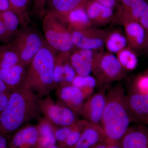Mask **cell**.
I'll list each match as a JSON object with an SVG mask.
<instances>
[{"instance_id":"cell-1","label":"cell","mask_w":148,"mask_h":148,"mask_svg":"<svg viewBox=\"0 0 148 148\" xmlns=\"http://www.w3.org/2000/svg\"><path fill=\"white\" fill-rule=\"evenodd\" d=\"M39 99L35 93L24 88L12 90L0 115V133L12 135L32 121L41 117Z\"/></svg>"},{"instance_id":"cell-2","label":"cell","mask_w":148,"mask_h":148,"mask_svg":"<svg viewBox=\"0 0 148 148\" xmlns=\"http://www.w3.org/2000/svg\"><path fill=\"white\" fill-rule=\"evenodd\" d=\"M107 100L101 126L108 145H119L134 121L127 105V96L121 86L117 85L106 94Z\"/></svg>"},{"instance_id":"cell-3","label":"cell","mask_w":148,"mask_h":148,"mask_svg":"<svg viewBox=\"0 0 148 148\" xmlns=\"http://www.w3.org/2000/svg\"><path fill=\"white\" fill-rule=\"evenodd\" d=\"M56 56V52L46 43L28 66L21 87L31 90L39 99L49 95L56 89L54 73Z\"/></svg>"},{"instance_id":"cell-4","label":"cell","mask_w":148,"mask_h":148,"mask_svg":"<svg viewBox=\"0 0 148 148\" xmlns=\"http://www.w3.org/2000/svg\"><path fill=\"white\" fill-rule=\"evenodd\" d=\"M42 27L46 42L56 53L69 52L73 49L71 30L61 15L47 12L42 18Z\"/></svg>"},{"instance_id":"cell-5","label":"cell","mask_w":148,"mask_h":148,"mask_svg":"<svg viewBox=\"0 0 148 148\" xmlns=\"http://www.w3.org/2000/svg\"><path fill=\"white\" fill-rule=\"evenodd\" d=\"M46 43L44 37L29 24L21 26L18 34L9 44L16 51L20 63L28 66Z\"/></svg>"},{"instance_id":"cell-6","label":"cell","mask_w":148,"mask_h":148,"mask_svg":"<svg viewBox=\"0 0 148 148\" xmlns=\"http://www.w3.org/2000/svg\"><path fill=\"white\" fill-rule=\"evenodd\" d=\"M92 72L101 83L119 80L125 75L124 70L116 56L108 51L94 53Z\"/></svg>"},{"instance_id":"cell-7","label":"cell","mask_w":148,"mask_h":148,"mask_svg":"<svg viewBox=\"0 0 148 148\" xmlns=\"http://www.w3.org/2000/svg\"><path fill=\"white\" fill-rule=\"evenodd\" d=\"M41 113L44 117L57 127L70 126L79 120L75 112L58 102L50 95L39 99Z\"/></svg>"},{"instance_id":"cell-8","label":"cell","mask_w":148,"mask_h":148,"mask_svg":"<svg viewBox=\"0 0 148 148\" xmlns=\"http://www.w3.org/2000/svg\"><path fill=\"white\" fill-rule=\"evenodd\" d=\"M108 33L92 27L79 31L71 30L72 42L77 48L99 50L105 45Z\"/></svg>"},{"instance_id":"cell-9","label":"cell","mask_w":148,"mask_h":148,"mask_svg":"<svg viewBox=\"0 0 148 148\" xmlns=\"http://www.w3.org/2000/svg\"><path fill=\"white\" fill-rule=\"evenodd\" d=\"M57 102L81 115L83 108L88 97L80 88L72 84L64 85L56 89Z\"/></svg>"},{"instance_id":"cell-10","label":"cell","mask_w":148,"mask_h":148,"mask_svg":"<svg viewBox=\"0 0 148 148\" xmlns=\"http://www.w3.org/2000/svg\"><path fill=\"white\" fill-rule=\"evenodd\" d=\"M107 96L104 91L91 95L86 101L81 115L90 123L101 125Z\"/></svg>"},{"instance_id":"cell-11","label":"cell","mask_w":148,"mask_h":148,"mask_svg":"<svg viewBox=\"0 0 148 148\" xmlns=\"http://www.w3.org/2000/svg\"><path fill=\"white\" fill-rule=\"evenodd\" d=\"M38 133L36 125L27 124L10 137L9 148H38Z\"/></svg>"},{"instance_id":"cell-12","label":"cell","mask_w":148,"mask_h":148,"mask_svg":"<svg viewBox=\"0 0 148 148\" xmlns=\"http://www.w3.org/2000/svg\"><path fill=\"white\" fill-rule=\"evenodd\" d=\"M71 51L59 53L56 56L54 73L56 89L61 86L71 84L77 75L69 61Z\"/></svg>"},{"instance_id":"cell-13","label":"cell","mask_w":148,"mask_h":148,"mask_svg":"<svg viewBox=\"0 0 148 148\" xmlns=\"http://www.w3.org/2000/svg\"><path fill=\"white\" fill-rule=\"evenodd\" d=\"M94 52L90 49H78L70 52L69 61L77 75H90L92 72Z\"/></svg>"},{"instance_id":"cell-14","label":"cell","mask_w":148,"mask_h":148,"mask_svg":"<svg viewBox=\"0 0 148 148\" xmlns=\"http://www.w3.org/2000/svg\"><path fill=\"white\" fill-rule=\"evenodd\" d=\"M84 7L92 25L104 26L109 24L113 18V9L93 0H87Z\"/></svg>"},{"instance_id":"cell-15","label":"cell","mask_w":148,"mask_h":148,"mask_svg":"<svg viewBox=\"0 0 148 148\" xmlns=\"http://www.w3.org/2000/svg\"><path fill=\"white\" fill-rule=\"evenodd\" d=\"M103 142H106V139L101 125L87 121L79 140L71 148H91Z\"/></svg>"},{"instance_id":"cell-16","label":"cell","mask_w":148,"mask_h":148,"mask_svg":"<svg viewBox=\"0 0 148 148\" xmlns=\"http://www.w3.org/2000/svg\"><path fill=\"white\" fill-rule=\"evenodd\" d=\"M120 146L121 148H148V128L142 125L129 127Z\"/></svg>"},{"instance_id":"cell-17","label":"cell","mask_w":148,"mask_h":148,"mask_svg":"<svg viewBox=\"0 0 148 148\" xmlns=\"http://www.w3.org/2000/svg\"><path fill=\"white\" fill-rule=\"evenodd\" d=\"M126 96L134 121L145 122L148 117V94H142L134 90Z\"/></svg>"},{"instance_id":"cell-18","label":"cell","mask_w":148,"mask_h":148,"mask_svg":"<svg viewBox=\"0 0 148 148\" xmlns=\"http://www.w3.org/2000/svg\"><path fill=\"white\" fill-rule=\"evenodd\" d=\"M28 67L19 63L10 68L0 69V78L10 90L19 88L24 84Z\"/></svg>"},{"instance_id":"cell-19","label":"cell","mask_w":148,"mask_h":148,"mask_svg":"<svg viewBox=\"0 0 148 148\" xmlns=\"http://www.w3.org/2000/svg\"><path fill=\"white\" fill-rule=\"evenodd\" d=\"M120 3L122 23L139 22L148 4L147 0H118Z\"/></svg>"},{"instance_id":"cell-20","label":"cell","mask_w":148,"mask_h":148,"mask_svg":"<svg viewBox=\"0 0 148 148\" xmlns=\"http://www.w3.org/2000/svg\"><path fill=\"white\" fill-rule=\"evenodd\" d=\"M128 46L133 50H140L145 48L146 35L145 30L140 22L128 21L122 23Z\"/></svg>"},{"instance_id":"cell-21","label":"cell","mask_w":148,"mask_h":148,"mask_svg":"<svg viewBox=\"0 0 148 148\" xmlns=\"http://www.w3.org/2000/svg\"><path fill=\"white\" fill-rule=\"evenodd\" d=\"M38 119L36 125L38 133V148H46L56 145L54 125L43 116Z\"/></svg>"},{"instance_id":"cell-22","label":"cell","mask_w":148,"mask_h":148,"mask_svg":"<svg viewBox=\"0 0 148 148\" xmlns=\"http://www.w3.org/2000/svg\"><path fill=\"white\" fill-rule=\"evenodd\" d=\"M84 5L74 10L65 16H61L71 30L79 31L92 27Z\"/></svg>"},{"instance_id":"cell-23","label":"cell","mask_w":148,"mask_h":148,"mask_svg":"<svg viewBox=\"0 0 148 148\" xmlns=\"http://www.w3.org/2000/svg\"><path fill=\"white\" fill-rule=\"evenodd\" d=\"M86 1L87 0H50V9L48 12H53L64 16L74 10L84 5Z\"/></svg>"},{"instance_id":"cell-24","label":"cell","mask_w":148,"mask_h":148,"mask_svg":"<svg viewBox=\"0 0 148 148\" xmlns=\"http://www.w3.org/2000/svg\"><path fill=\"white\" fill-rule=\"evenodd\" d=\"M127 44L125 35L119 30L109 32L105 45L108 52L116 54L126 47Z\"/></svg>"},{"instance_id":"cell-25","label":"cell","mask_w":148,"mask_h":148,"mask_svg":"<svg viewBox=\"0 0 148 148\" xmlns=\"http://www.w3.org/2000/svg\"><path fill=\"white\" fill-rule=\"evenodd\" d=\"M19 63L18 54L10 44L0 45V69L10 68Z\"/></svg>"},{"instance_id":"cell-26","label":"cell","mask_w":148,"mask_h":148,"mask_svg":"<svg viewBox=\"0 0 148 148\" xmlns=\"http://www.w3.org/2000/svg\"><path fill=\"white\" fill-rule=\"evenodd\" d=\"M10 10L18 16L21 26L29 25L30 22L29 5L31 0H8Z\"/></svg>"},{"instance_id":"cell-27","label":"cell","mask_w":148,"mask_h":148,"mask_svg":"<svg viewBox=\"0 0 148 148\" xmlns=\"http://www.w3.org/2000/svg\"><path fill=\"white\" fill-rule=\"evenodd\" d=\"M116 57L123 69L132 71L138 65V59L134 51L129 46L126 47L116 53Z\"/></svg>"},{"instance_id":"cell-28","label":"cell","mask_w":148,"mask_h":148,"mask_svg":"<svg viewBox=\"0 0 148 148\" xmlns=\"http://www.w3.org/2000/svg\"><path fill=\"white\" fill-rule=\"evenodd\" d=\"M0 18L13 39L18 34L20 28L19 26L21 25L18 16L12 10H8L0 12Z\"/></svg>"},{"instance_id":"cell-29","label":"cell","mask_w":148,"mask_h":148,"mask_svg":"<svg viewBox=\"0 0 148 148\" xmlns=\"http://www.w3.org/2000/svg\"><path fill=\"white\" fill-rule=\"evenodd\" d=\"M95 78L88 76H80L76 75L71 84L80 88L89 98L92 95L97 84Z\"/></svg>"},{"instance_id":"cell-30","label":"cell","mask_w":148,"mask_h":148,"mask_svg":"<svg viewBox=\"0 0 148 148\" xmlns=\"http://www.w3.org/2000/svg\"><path fill=\"white\" fill-rule=\"evenodd\" d=\"M85 119L78 120L73 131L63 144L58 146L59 148H71L77 143L86 123Z\"/></svg>"},{"instance_id":"cell-31","label":"cell","mask_w":148,"mask_h":148,"mask_svg":"<svg viewBox=\"0 0 148 148\" xmlns=\"http://www.w3.org/2000/svg\"><path fill=\"white\" fill-rule=\"evenodd\" d=\"M76 124L70 126L57 127L54 125V135L57 146H60L65 142L75 128Z\"/></svg>"},{"instance_id":"cell-32","label":"cell","mask_w":148,"mask_h":148,"mask_svg":"<svg viewBox=\"0 0 148 148\" xmlns=\"http://www.w3.org/2000/svg\"><path fill=\"white\" fill-rule=\"evenodd\" d=\"M48 0H33L32 12L39 18H42L45 13L46 3Z\"/></svg>"},{"instance_id":"cell-33","label":"cell","mask_w":148,"mask_h":148,"mask_svg":"<svg viewBox=\"0 0 148 148\" xmlns=\"http://www.w3.org/2000/svg\"><path fill=\"white\" fill-rule=\"evenodd\" d=\"M135 91L142 94H148V75L140 76L135 83Z\"/></svg>"},{"instance_id":"cell-34","label":"cell","mask_w":148,"mask_h":148,"mask_svg":"<svg viewBox=\"0 0 148 148\" xmlns=\"http://www.w3.org/2000/svg\"><path fill=\"white\" fill-rule=\"evenodd\" d=\"M139 22L143 26L145 33V43L144 49L148 51V4L140 17Z\"/></svg>"},{"instance_id":"cell-35","label":"cell","mask_w":148,"mask_h":148,"mask_svg":"<svg viewBox=\"0 0 148 148\" xmlns=\"http://www.w3.org/2000/svg\"><path fill=\"white\" fill-rule=\"evenodd\" d=\"M12 39L5 25L0 18V41L7 44L10 42Z\"/></svg>"},{"instance_id":"cell-36","label":"cell","mask_w":148,"mask_h":148,"mask_svg":"<svg viewBox=\"0 0 148 148\" xmlns=\"http://www.w3.org/2000/svg\"><path fill=\"white\" fill-rule=\"evenodd\" d=\"M12 91L0 93V115L7 105Z\"/></svg>"},{"instance_id":"cell-37","label":"cell","mask_w":148,"mask_h":148,"mask_svg":"<svg viewBox=\"0 0 148 148\" xmlns=\"http://www.w3.org/2000/svg\"><path fill=\"white\" fill-rule=\"evenodd\" d=\"M103 5L113 9L118 2V0H93Z\"/></svg>"},{"instance_id":"cell-38","label":"cell","mask_w":148,"mask_h":148,"mask_svg":"<svg viewBox=\"0 0 148 148\" xmlns=\"http://www.w3.org/2000/svg\"><path fill=\"white\" fill-rule=\"evenodd\" d=\"M10 137V135L0 133V148H9V141Z\"/></svg>"},{"instance_id":"cell-39","label":"cell","mask_w":148,"mask_h":148,"mask_svg":"<svg viewBox=\"0 0 148 148\" xmlns=\"http://www.w3.org/2000/svg\"><path fill=\"white\" fill-rule=\"evenodd\" d=\"M10 10L8 0H0V12Z\"/></svg>"},{"instance_id":"cell-40","label":"cell","mask_w":148,"mask_h":148,"mask_svg":"<svg viewBox=\"0 0 148 148\" xmlns=\"http://www.w3.org/2000/svg\"><path fill=\"white\" fill-rule=\"evenodd\" d=\"M9 91L12 90L8 88L7 86L4 82L0 78V93Z\"/></svg>"},{"instance_id":"cell-41","label":"cell","mask_w":148,"mask_h":148,"mask_svg":"<svg viewBox=\"0 0 148 148\" xmlns=\"http://www.w3.org/2000/svg\"><path fill=\"white\" fill-rule=\"evenodd\" d=\"M108 144L106 142H103L98 144L91 148H107Z\"/></svg>"},{"instance_id":"cell-42","label":"cell","mask_w":148,"mask_h":148,"mask_svg":"<svg viewBox=\"0 0 148 148\" xmlns=\"http://www.w3.org/2000/svg\"><path fill=\"white\" fill-rule=\"evenodd\" d=\"M107 148H121L119 145H108Z\"/></svg>"},{"instance_id":"cell-43","label":"cell","mask_w":148,"mask_h":148,"mask_svg":"<svg viewBox=\"0 0 148 148\" xmlns=\"http://www.w3.org/2000/svg\"><path fill=\"white\" fill-rule=\"evenodd\" d=\"M46 148H59L58 147V146H57V145H53L51 146V147H49Z\"/></svg>"},{"instance_id":"cell-44","label":"cell","mask_w":148,"mask_h":148,"mask_svg":"<svg viewBox=\"0 0 148 148\" xmlns=\"http://www.w3.org/2000/svg\"><path fill=\"white\" fill-rule=\"evenodd\" d=\"M145 122L147 123V124H148V117L146 119V120L145 121Z\"/></svg>"},{"instance_id":"cell-45","label":"cell","mask_w":148,"mask_h":148,"mask_svg":"<svg viewBox=\"0 0 148 148\" xmlns=\"http://www.w3.org/2000/svg\"><path fill=\"white\" fill-rule=\"evenodd\" d=\"M0 42H1V41H0Z\"/></svg>"}]
</instances>
